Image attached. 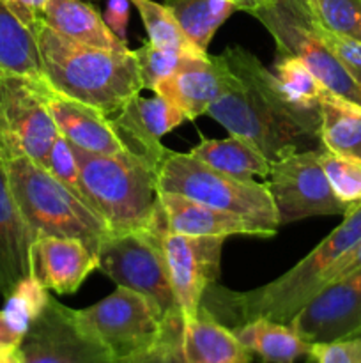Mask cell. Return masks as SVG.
Here are the masks:
<instances>
[{"label": "cell", "mask_w": 361, "mask_h": 363, "mask_svg": "<svg viewBox=\"0 0 361 363\" xmlns=\"http://www.w3.org/2000/svg\"><path fill=\"white\" fill-rule=\"evenodd\" d=\"M321 163L329 186L340 202L353 211L361 204V160L336 155L322 147Z\"/></svg>", "instance_id": "obj_32"}, {"label": "cell", "mask_w": 361, "mask_h": 363, "mask_svg": "<svg viewBox=\"0 0 361 363\" xmlns=\"http://www.w3.org/2000/svg\"><path fill=\"white\" fill-rule=\"evenodd\" d=\"M45 169L48 170L57 181H60L71 194L76 195L80 201H84L85 204L91 208V202H88L87 194H85L84 184H81L80 170H78V163L76 158H74L73 149H71L69 142H67L60 133L59 137H57V140L53 142L52 149H50ZM92 211H94V209H92Z\"/></svg>", "instance_id": "obj_35"}, {"label": "cell", "mask_w": 361, "mask_h": 363, "mask_svg": "<svg viewBox=\"0 0 361 363\" xmlns=\"http://www.w3.org/2000/svg\"><path fill=\"white\" fill-rule=\"evenodd\" d=\"M304 363H361V335L336 342L314 344Z\"/></svg>", "instance_id": "obj_36"}, {"label": "cell", "mask_w": 361, "mask_h": 363, "mask_svg": "<svg viewBox=\"0 0 361 363\" xmlns=\"http://www.w3.org/2000/svg\"><path fill=\"white\" fill-rule=\"evenodd\" d=\"M21 363H119L74 318V308L50 298L21 339Z\"/></svg>", "instance_id": "obj_13"}, {"label": "cell", "mask_w": 361, "mask_h": 363, "mask_svg": "<svg viewBox=\"0 0 361 363\" xmlns=\"http://www.w3.org/2000/svg\"><path fill=\"white\" fill-rule=\"evenodd\" d=\"M42 21L73 41L113 52H130L127 43L120 41L98 9L85 0H48Z\"/></svg>", "instance_id": "obj_21"}, {"label": "cell", "mask_w": 361, "mask_h": 363, "mask_svg": "<svg viewBox=\"0 0 361 363\" xmlns=\"http://www.w3.org/2000/svg\"><path fill=\"white\" fill-rule=\"evenodd\" d=\"M275 80L287 101L299 110L317 112L319 103L326 89L315 74L296 57L278 55L275 62Z\"/></svg>", "instance_id": "obj_28"}, {"label": "cell", "mask_w": 361, "mask_h": 363, "mask_svg": "<svg viewBox=\"0 0 361 363\" xmlns=\"http://www.w3.org/2000/svg\"><path fill=\"white\" fill-rule=\"evenodd\" d=\"M0 2L34 35L35 28L41 25L42 14H45V7L48 0H0Z\"/></svg>", "instance_id": "obj_38"}, {"label": "cell", "mask_w": 361, "mask_h": 363, "mask_svg": "<svg viewBox=\"0 0 361 363\" xmlns=\"http://www.w3.org/2000/svg\"><path fill=\"white\" fill-rule=\"evenodd\" d=\"M184 357L188 363H251L250 351L229 326L212 318L204 307L197 318L184 321Z\"/></svg>", "instance_id": "obj_22"}, {"label": "cell", "mask_w": 361, "mask_h": 363, "mask_svg": "<svg viewBox=\"0 0 361 363\" xmlns=\"http://www.w3.org/2000/svg\"><path fill=\"white\" fill-rule=\"evenodd\" d=\"M32 243L34 234L18 209L0 162V294L4 298L32 275Z\"/></svg>", "instance_id": "obj_20"}, {"label": "cell", "mask_w": 361, "mask_h": 363, "mask_svg": "<svg viewBox=\"0 0 361 363\" xmlns=\"http://www.w3.org/2000/svg\"><path fill=\"white\" fill-rule=\"evenodd\" d=\"M165 6L172 11L186 38L204 53H207L216 30L236 11H243L236 0H165Z\"/></svg>", "instance_id": "obj_26"}, {"label": "cell", "mask_w": 361, "mask_h": 363, "mask_svg": "<svg viewBox=\"0 0 361 363\" xmlns=\"http://www.w3.org/2000/svg\"><path fill=\"white\" fill-rule=\"evenodd\" d=\"M184 319L180 311L172 312L163 321L159 339L131 363H188L184 357Z\"/></svg>", "instance_id": "obj_34"}, {"label": "cell", "mask_w": 361, "mask_h": 363, "mask_svg": "<svg viewBox=\"0 0 361 363\" xmlns=\"http://www.w3.org/2000/svg\"><path fill=\"white\" fill-rule=\"evenodd\" d=\"M319 116L322 147L361 160V106L324 91L319 103Z\"/></svg>", "instance_id": "obj_25"}, {"label": "cell", "mask_w": 361, "mask_h": 363, "mask_svg": "<svg viewBox=\"0 0 361 363\" xmlns=\"http://www.w3.org/2000/svg\"><path fill=\"white\" fill-rule=\"evenodd\" d=\"M98 269V254L76 238L38 236L32 243V275L45 289L74 294Z\"/></svg>", "instance_id": "obj_18"}, {"label": "cell", "mask_w": 361, "mask_h": 363, "mask_svg": "<svg viewBox=\"0 0 361 363\" xmlns=\"http://www.w3.org/2000/svg\"><path fill=\"white\" fill-rule=\"evenodd\" d=\"M237 4H241V7H243V11H246V13H250L253 7H257L258 4L264 2V0H236Z\"/></svg>", "instance_id": "obj_43"}, {"label": "cell", "mask_w": 361, "mask_h": 363, "mask_svg": "<svg viewBox=\"0 0 361 363\" xmlns=\"http://www.w3.org/2000/svg\"><path fill=\"white\" fill-rule=\"evenodd\" d=\"M130 6L131 0H108L105 7V14H103V20L108 25L110 30L124 43H127Z\"/></svg>", "instance_id": "obj_39"}, {"label": "cell", "mask_w": 361, "mask_h": 363, "mask_svg": "<svg viewBox=\"0 0 361 363\" xmlns=\"http://www.w3.org/2000/svg\"><path fill=\"white\" fill-rule=\"evenodd\" d=\"M230 330L251 357H257L260 363H296L299 358L308 357L314 346L289 323L265 318L251 319Z\"/></svg>", "instance_id": "obj_23"}, {"label": "cell", "mask_w": 361, "mask_h": 363, "mask_svg": "<svg viewBox=\"0 0 361 363\" xmlns=\"http://www.w3.org/2000/svg\"><path fill=\"white\" fill-rule=\"evenodd\" d=\"M98 269L117 287L149 298L163 318L179 311L161 243L151 223L142 229L108 233L98 248Z\"/></svg>", "instance_id": "obj_8"}, {"label": "cell", "mask_w": 361, "mask_h": 363, "mask_svg": "<svg viewBox=\"0 0 361 363\" xmlns=\"http://www.w3.org/2000/svg\"><path fill=\"white\" fill-rule=\"evenodd\" d=\"M39 80L0 71V162L28 158L45 167L59 130L39 92Z\"/></svg>", "instance_id": "obj_10"}, {"label": "cell", "mask_w": 361, "mask_h": 363, "mask_svg": "<svg viewBox=\"0 0 361 363\" xmlns=\"http://www.w3.org/2000/svg\"><path fill=\"white\" fill-rule=\"evenodd\" d=\"M0 69L28 78H45L34 35L2 2H0Z\"/></svg>", "instance_id": "obj_27"}, {"label": "cell", "mask_w": 361, "mask_h": 363, "mask_svg": "<svg viewBox=\"0 0 361 363\" xmlns=\"http://www.w3.org/2000/svg\"><path fill=\"white\" fill-rule=\"evenodd\" d=\"M232 82L234 74L223 55L195 57L176 73L158 82L152 92L180 110L188 121H195L229 91Z\"/></svg>", "instance_id": "obj_16"}, {"label": "cell", "mask_w": 361, "mask_h": 363, "mask_svg": "<svg viewBox=\"0 0 361 363\" xmlns=\"http://www.w3.org/2000/svg\"><path fill=\"white\" fill-rule=\"evenodd\" d=\"M324 30L361 43V0H304Z\"/></svg>", "instance_id": "obj_31"}, {"label": "cell", "mask_w": 361, "mask_h": 363, "mask_svg": "<svg viewBox=\"0 0 361 363\" xmlns=\"http://www.w3.org/2000/svg\"><path fill=\"white\" fill-rule=\"evenodd\" d=\"M34 39L46 84L106 116L119 112L144 89L133 50L113 52L84 45L59 34L45 21L35 28Z\"/></svg>", "instance_id": "obj_3"}, {"label": "cell", "mask_w": 361, "mask_h": 363, "mask_svg": "<svg viewBox=\"0 0 361 363\" xmlns=\"http://www.w3.org/2000/svg\"><path fill=\"white\" fill-rule=\"evenodd\" d=\"M321 151L304 149L271 162L268 186L276 209L278 225L299 222L310 216H345L349 213L329 186L321 163Z\"/></svg>", "instance_id": "obj_11"}, {"label": "cell", "mask_w": 361, "mask_h": 363, "mask_svg": "<svg viewBox=\"0 0 361 363\" xmlns=\"http://www.w3.org/2000/svg\"><path fill=\"white\" fill-rule=\"evenodd\" d=\"M289 325L310 344L361 335V269L322 287Z\"/></svg>", "instance_id": "obj_14"}, {"label": "cell", "mask_w": 361, "mask_h": 363, "mask_svg": "<svg viewBox=\"0 0 361 363\" xmlns=\"http://www.w3.org/2000/svg\"><path fill=\"white\" fill-rule=\"evenodd\" d=\"M321 27V25H319ZM322 38H324L326 45L331 48L336 59L343 66V69L349 73V77L356 82L361 87V43L353 41V39L340 38V35L331 34V32L324 30L321 27Z\"/></svg>", "instance_id": "obj_37"}, {"label": "cell", "mask_w": 361, "mask_h": 363, "mask_svg": "<svg viewBox=\"0 0 361 363\" xmlns=\"http://www.w3.org/2000/svg\"><path fill=\"white\" fill-rule=\"evenodd\" d=\"M158 191L183 195L222 211L234 213L276 234L278 218L265 183L227 176L190 152L170 151L158 167Z\"/></svg>", "instance_id": "obj_6"}, {"label": "cell", "mask_w": 361, "mask_h": 363, "mask_svg": "<svg viewBox=\"0 0 361 363\" xmlns=\"http://www.w3.org/2000/svg\"><path fill=\"white\" fill-rule=\"evenodd\" d=\"M250 14L273 35L278 55L299 59L326 91L361 106V87L326 45L304 0H264Z\"/></svg>", "instance_id": "obj_7"}, {"label": "cell", "mask_w": 361, "mask_h": 363, "mask_svg": "<svg viewBox=\"0 0 361 363\" xmlns=\"http://www.w3.org/2000/svg\"><path fill=\"white\" fill-rule=\"evenodd\" d=\"M39 92L57 130L69 144L96 155H127L110 124V116L53 91L45 78L39 80Z\"/></svg>", "instance_id": "obj_17"}, {"label": "cell", "mask_w": 361, "mask_h": 363, "mask_svg": "<svg viewBox=\"0 0 361 363\" xmlns=\"http://www.w3.org/2000/svg\"><path fill=\"white\" fill-rule=\"evenodd\" d=\"M159 204L165 215L166 227L172 233L184 234V236L225 238V240L229 236H275L271 230L264 229L251 220L191 201L183 195L159 191Z\"/></svg>", "instance_id": "obj_19"}, {"label": "cell", "mask_w": 361, "mask_h": 363, "mask_svg": "<svg viewBox=\"0 0 361 363\" xmlns=\"http://www.w3.org/2000/svg\"><path fill=\"white\" fill-rule=\"evenodd\" d=\"M21 339H23V337L18 335V333L11 328L6 315H4V312L0 311V354L18 350V347H20Z\"/></svg>", "instance_id": "obj_41"}, {"label": "cell", "mask_w": 361, "mask_h": 363, "mask_svg": "<svg viewBox=\"0 0 361 363\" xmlns=\"http://www.w3.org/2000/svg\"><path fill=\"white\" fill-rule=\"evenodd\" d=\"M52 294H48V289L39 284V280L34 275L27 277L21 280L13 293L6 298L2 312L6 315L7 323L11 328L23 337L28 332L32 323L38 319V315L45 311L48 305Z\"/></svg>", "instance_id": "obj_30"}, {"label": "cell", "mask_w": 361, "mask_h": 363, "mask_svg": "<svg viewBox=\"0 0 361 363\" xmlns=\"http://www.w3.org/2000/svg\"><path fill=\"white\" fill-rule=\"evenodd\" d=\"M357 241H361V204L347 213L329 236L282 277L246 293H234L212 284L205 291L200 307L229 328L257 318L290 323L326 286L335 262Z\"/></svg>", "instance_id": "obj_2"}, {"label": "cell", "mask_w": 361, "mask_h": 363, "mask_svg": "<svg viewBox=\"0 0 361 363\" xmlns=\"http://www.w3.org/2000/svg\"><path fill=\"white\" fill-rule=\"evenodd\" d=\"M234 74L223 92L205 113L230 135L244 138L269 162L321 144V116L290 105L280 91L273 71L243 46H229L222 53Z\"/></svg>", "instance_id": "obj_1"}, {"label": "cell", "mask_w": 361, "mask_h": 363, "mask_svg": "<svg viewBox=\"0 0 361 363\" xmlns=\"http://www.w3.org/2000/svg\"><path fill=\"white\" fill-rule=\"evenodd\" d=\"M91 208L110 233L142 229L159 202L158 172L131 155H96L71 144Z\"/></svg>", "instance_id": "obj_4"}, {"label": "cell", "mask_w": 361, "mask_h": 363, "mask_svg": "<svg viewBox=\"0 0 361 363\" xmlns=\"http://www.w3.org/2000/svg\"><path fill=\"white\" fill-rule=\"evenodd\" d=\"M186 121L180 110L158 94L152 98L133 96L119 112L110 116V124L124 151L151 165L156 172L168 152L161 138Z\"/></svg>", "instance_id": "obj_15"}, {"label": "cell", "mask_w": 361, "mask_h": 363, "mask_svg": "<svg viewBox=\"0 0 361 363\" xmlns=\"http://www.w3.org/2000/svg\"><path fill=\"white\" fill-rule=\"evenodd\" d=\"M78 325L101 342L119 363H131L149 350L163 332L165 318L149 298L126 287L81 311Z\"/></svg>", "instance_id": "obj_9"}, {"label": "cell", "mask_w": 361, "mask_h": 363, "mask_svg": "<svg viewBox=\"0 0 361 363\" xmlns=\"http://www.w3.org/2000/svg\"><path fill=\"white\" fill-rule=\"evenodd\" d=\"M151 227L158 233L170 284L184 321L197 318L204 294L218 282L225 238H195L172 233L158 202Z\"/></svg>", "instance_id": "obj_12"}, {"label": "cell", "mask_w": 361, "mask_h": 363, "mask_svg": "<svg viewBox=\"0 0 361 363\" xmlns=\"http://www.w3.org/2000/svg\"><path fill=\"white\" fill-rule=\"evenodd\" d=\"M361 269V241H357L345 255L338 259L335 262V266L331 268V272L328 273V280H326V286L335 280L345 279V277L353 275V273L360 272Z\"/></svg>", "instance_id": "obj_40"}, {"label": "cell", "mask_w": 361, "mask_h": 363, "mask_svg": "<svg viewBox=\"0 0 361 363\" xmlns=\"http://www.w3.org/2000/svg\"><path fill=\"white\" fill-rule=\"evenodd\" d=\"M0 363H21L20 351L14 350V351H9V353L0 354Z\"/></svg>", "instance_id": "obj_42"}, {"label": "cell", "mask_w": 361, "mask_h": 363, "mask_svg": "<svg viewBox=\"0 0 361 363\" xmlns=\"http://www.w3.org/2000/svg\"><path fill=\"white\" fill-rule=\"evenodd\" d=\"M2 165L11 194L34 240L38 236L76 238L98 254L99 245L110 233L98 213L32 160L16 158Z\"/></svg>", "instance_id": "obj_5"}, {"label": "cell", "mask_w": 361, "mask_h": 363, "mask_svg": "<svg viewBox=\"0 0 361 363\" xmlns=\"http://www.w3.org/2000/svg\"><path fill=\"white\" fill-rule=\"evenodd\" d=\"M133 55L134 60H137L142 87L149 89V91H152L156 84L161 82L163 78L170 77L179 67H183L184 64L195 59L193 55H186V53L176 52V50L158 48V46L149 41L138 50H134Z\"/></svg>", "instance_id": "obj_33"}, {"label": "cell", "mask_w": 361, "mask_h": 363, "mask_svg": "<svg viewBox=\"0 0 361 363\" xmlns=\"http://www.w3.org/2000/svg\"><path fill=\"white\" fill-rule=\"evenodd\" d=\"M134 7L140 13L144 27L147 30L149 43H152L158 48L176 50L186 55L193 57H207L209 53L200 52L186 34L183 32L180 25L177 23L176 16L165 4H158L154 0H131Z\"/></svg>", "instance_id": "obj_29"}, {"label": "cell", "mask_w": 361, "mask_h": 363, "mask_svg": "<svg viewBox=\"0 0 361 363\" xmlns=\"http://www.w3.org/2000/svg\"><path fill=\"white\" fill-rule=\"evenodd\" d=\"M190 155L227 176L244 181H253L255 177L268 179L271 170V162L255 145L234 135L229 138H204Z\"/></svg>", "instance_id": "obj_24"}]
</instances>
